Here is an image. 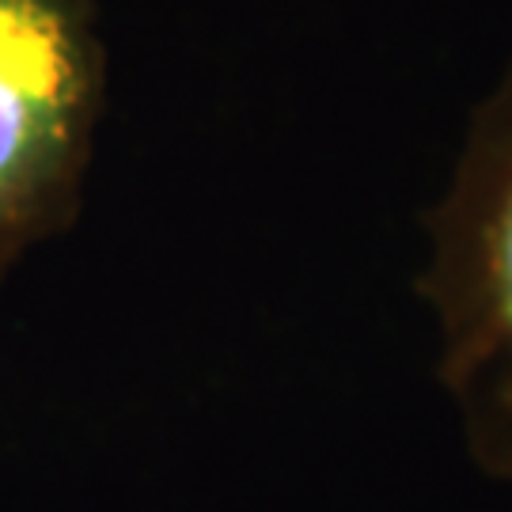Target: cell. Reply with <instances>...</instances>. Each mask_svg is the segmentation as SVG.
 <instances>
[{
  "label": "cell",
  "mask_w": 512,
  "mask_h": 512,
  "mask_svg": "<svg viewBox=\"0 0 512 512\" xmlns=\"http://www.w3.org/2000/svg\"><path fill=\"white\" fill-rule=\"evenodd\" d=\"M425 236L418 289L437 327V380L467 456L512 486V65L471 110Z\"/></svg>",
  "instance_id": "obj_1"
},
{
  "label": "cell",
  "mask_w": 512,
  "mask_h": 512,
  "mask_svg": "<svg viewBox=\"0 0 512 512\" xmlns=\"http://www.w3.org/2000/svg\"><path fill=\"white\" fill-rule=\"evenodd\" d=\"M103 99L92 0H0V281L80 213Z\"/></svg>",
  "instance_id": "obj_2"
}]
</instances>
